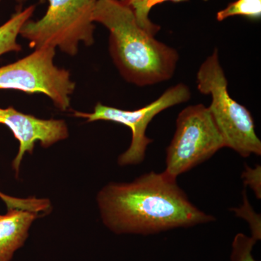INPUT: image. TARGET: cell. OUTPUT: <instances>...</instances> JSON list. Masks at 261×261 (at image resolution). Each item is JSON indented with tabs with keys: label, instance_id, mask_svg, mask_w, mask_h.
<instances>
[{
	"label": "cell",
	"instance_id": "6da1fadb",
	"mask_svg": "<svg viewBox=\"0 0 261 261\" xmlns=\"http://www.w3.org/2000/svg\"><path fill=\"white\" fill-rule=\"evenodd\" d=\"M103 222L116 233L148 235L215 221L189 200L176 178L151 171L130 183H111L99 192Z\"/></svg>",
	"mask_w": 261,
	"mask_h": 261
},
{
	"label": "cell",
	"instance_id": "7a4b0ae2",
	"mask_svg": "<svg viewBox=\"0 0 261 261\" xmlns=\"http://www.w3.org/2000/svg\"><path fill=\"white\" fill-rule=\"evenodd\" d=\"M93 20L109 31L110 53L127 82L146 87L172 78L178 51L141 28L128 5L97 0Z\"/></svg>",
	"mask_w": 261,
	"mask_h": 261
},
{
	"label": "cell",
	"instance_id": "3957f363",
	"mask_svg": "<svg viewBox=\"0 0 261 261\" xmlns=\"http://www.w3.org/2000/svg\"><path fill=\"white\" fill-rule=\"evenodd\" d=\"M197 84L200 93L211 97L208 109L225 147L233 149L243 158L252 154L261 155V141L255 132L251 113L229 95L217 49L201 64Z\"/></svg>",
	"mask_w": 261,
	"mask_h": 261
},
{
	"label": "cell",
	"instance_id": "277c9868",
	"mask_svg": "<svg viewBox=\"0 0 261 261\" xmlns=\"http://www.w3.org/2000/svg\"><path fill=\"white\" fill-rule=\"evenodd\" d=\"M48 2L46 14L36 21L29 20L20 29V35L28 39L31 48L58 47L74 56L80 43L86 46L94 44L93 16L97 0Z\"/></svg>",
	"mask_w": 261,
	"mask_h": 261
},
{
	"label": "cell",
	"instance_id": "5b68a950",
	"mask_svg": "<svg viewBox=\"0 0 261 261\" xmlns=\"http://www.w3.org/2000/svg\"><path fill=\"white\" fill-rule=\"evenodd\" d=\"M176 123V132L166 149L164 171L175 178L225 147L208 107L204 105L187 106L178 115Z\"/></svg>",
	"mask_w": 261,
	"mask_h": 261
},
{
	"label": "cell",
	"instance_id": "8992f818",
	"mask_svg": "<svg viewBox=\"0 0 261 261\" xmlns=\"http://www.w3.org/2000/svg\"><path fill=\"white\" fill-rule=\"evenodd\" d=\"M56 48L36 49L29 56L0 68V89L45 94L58 109L70 108L75 83L68 70L54 63Z\"/></svg>",
	"mask_w": 261,
	"mask_h": 261
},
{
	"label": "cell",
	"instance_id": "52a82bcc",
	"mask_svg": "<svg viewBox=\"0 0 261 261\" xmlns=\"http://www.w3.org/2000/svg\"><path fill=\"white\" fill-rule=\"evenodd\" d=\"M191 97L188 86L178 84L170 87L158 98L145 107L135 111H123L118 108L97 103L93 113L75 112L74 116L87 118V121H107L121 123L132 130V142L126 152L118 158L121 166L137 165L143 162L147 146L153 142L146 136V130L154 117L168 108L186 102Z\"/></svg>",
	"mask_w": 261,
	"mask_h": 261
},
{
	"label": "cell",
	"instance_id": "ba28073f",
	"mask_svg": "<svg viewBox=\"0 0 261 261\" xmlns=\"http://www.w3.org/2000/svg\"><path fill=\"white\" fill-rule=\"evenodd\" d=\"M0 123L8 127L19 142L18 154L13 167L19 172L24 154L32 153L37 142L44 147H50L68 138V128L63 120H44L19 112L14 108H0Z\"/></svg>",
	"mask_w": 261,
	"mask_h": 261
},
{
	"label": "cell",
	"instance_id": "9c48e42d",
	"mask_svg": "<svg viewBox=\"0 0 261 261\" xmlns=\"http://www.w3.org/2000/svg\"><path fill=\"white\" fill-rule=\"evenodd\" d=\"M37 213L13 209L0 216V261H10L23 246Z\"/></svg>",
	"mask_w": 261,
	"mask_h": 261
},
{
	"label": "cell",
	"instance_id": "30bf717a",
	"mask_svg": "<svg viewBox=\"0 0 261 261\" xmlns=\"http://www.w3.org/2000/svg\"><path fill=\"white\" fill-rule=\"evenodd\" d=\"M36 5H31L24 10H19L11 18L0 27V56L10 51H20L21 46L17 42V38L25 22L30 20Z\"/></svg>",
	"mask_w": 261,
	"mask_h": 261
},
{
	"label": "cell",
	"instance_id": "8fae6325",
	"mask_svg": "<svg viewBox=\"0 0 261 261\" xmlns=\"http://www.w3.org/2000/svg\"><path fill=\"white\" fill-rule=\"evenodd\" d=\"M166 1H172L175 3L188 1V0H128V6L133 10L136 20L139 25L152 35H155L161 27L152 23L149 18V12L155 5L161 4Z\"/></svg>",
	"mask_w": 261,
	"mask_h": 261
},
{
	"label": "cell",
	"instance_id": "7c38bea8",
	"mask_svg": "<svg viewBox=\"0 0 261 261\" xmlns=\"http://www.w3.org/2000/svg\"><path fill=\"white\" fill-rule=\"evenodd\" d=\"M235 15H243L252 19L260 18L261 0H237L230 3L225 9L219 11L216 18L219 21H222Z\"/></svg>",
	"mask_w": 261,
	"mask_h": 261
},
{
	"label": "cell",
	"instance_id": "4fadbf2b",
	"mask_svg": "<svg viewBox=\"0 0 261 261\" xmlns=\"http://www.w3.org/2000/svg\"><path fill=\"white\" fill-rule=\"evenodd\" d=\"M0 199L4 201L8 211L19 209L39 214L41 212H46L50 207V203L47 199H37L35 197L17 198L5 195L2 192H0Z\"/></svg>",
	"mask_w": 261,
	"mask_h": 261
},
{
	"label": "cell",
	"instance_id": "5bb4252c",
	"mask_svg": "<svg viewBox=\"0 0 261 261\" xmlns=\"http://www.w3.org/2000/svg\"><path fill=\"white\" fill-rule=\"evenodd\" d=\"M230 211L234 212L238 217L243 218L248 222L251 228L252 238L254 240H260L261 239V220L260 215L254 211L249 202L245 190L243 191V205L238 208H231Z\"/></svg>",
	"mask_w": 261,
	"mask_h": 261
},
{
	"label": "cell",
	"instance_id": "9a60e30c",
	"mask_svg": "<svg viewBox=\"0 0 261 261\" xmlns=\"http://www.w3.org/2000/svg\"><path fill=\"white\" fill-rule=\"evenodd\" d=\"M256 243L252 237L238 233L233 240L231 261H256L252 255V248Z\"/></svg>",
	"mask_w": 261,
	"mask_h": 261
},
{
	"label": "cell",
	"instance_id": "2e32d148",
	"mask_svg": "<svg viewBox=\"0 0 261 261\" xmlns=\"http://www.w3.org/2000/svg\"><path fill=\"white\" fill-rule=\"evenodd\" d=\"M245 186L250 187L255 192L257 198H261V167L257 165L255 168H251L245 165V171L242 174Z\"/></svg>",
	"mask_w": 261,
	"mask_h": 261
},
{
	"label": "cell",
	"instance_id": "e0dca14e",
	"mask_svg": "<svg viewBox=\"0 0 261 261\" xmlns=\"http://www.w3.org/2000/svg\"><path fill=\"white\" fill-rule=\"evenodd\" d=\"M114 1L120 2V3L128 4V0H114Z\"/></svg>",
	"mask_w": 261,
	"mask_h": 261
},
{
	"label": "cell",
	"instance_id": "ac0fdd59",
	"mask_svg": "<svg viewBox=\"0 0 261 261\" xmlns=\"http://www.w3.org/2000/svg\"><path fill=\"white\" fill-rule=\"evenodd\" d=\"M0 1H1V0H0Z\"/></svg>",
	"mask_w": 261,
	"mask_h": 261
}]
</instances>
